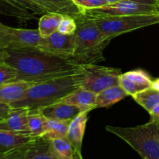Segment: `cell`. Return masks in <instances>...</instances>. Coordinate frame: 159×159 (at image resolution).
Masks as SVG:
<instances>
[{"label":"cell","instance_id":"cell-1","mask_svg":"<svg viewBox=\"0 0 159 159\" xmlns=\"http://www.w3.org/2000/svg\"><path fill=\"white\" fill-rule=\"evenodd\" d=\"M6 51L5 62L16 70V80L37 83L71 74L82 65L73 58L51 54L37 48Z\"/></svg>","mask_w":159,"mask_h":159},{"label":"cell","instance_id":"cell-2","mask_svg":"<svg viewBox=\"0 0 159 159\" xmlns=\"http://www.w3.org/2000/svg\"><path fill=\"white\" fill-rule=\"evenodd\" d=\"M85 71L81 65L75 72L34 84L24 96L10 105L12 108H27L30 111L55 103L82 86Z\"/></svg>","mask_w":159,"mask_h":159},{"label":"cell","instance_id":"cell-3","mask_svg":"<svg viewBox=\"0 0 159 159\" xmlns=\"http://www.w3.org/2000/svg\"><path fill=\"white\" fill-rule=\"evenodd\" d=\"M76 22L75 50L73 59L80 65H97L105 59L103 51L111 40L104 37L90 16L85 13Z\"/></svg>","mask_w":159,"mask_h":159},{"label":"cell","instance_id":"cell-4","mask_svg":"<svg viewBox=\"0 0 159 159\" xmlns=\"http://www.w3.org/2000/svg\"><path fill=\"white\" fill-rule=\"evenodd\" d=\"M106 130L136 151L142 159H159V124L150 120L136 127L107 126Z\"/></svg>","mask_w":159,"mask_h":159},{"label":"cell","instance_id":"cell-5","mask_svg":"<svg viewBox=\"0 0 159 159\" xmlns=\"http://www.w3.org/2000/svg\"><path fill=\"white\" fill-rule=\"evenodd\" d=\"M85 13L94 19L104 37L109 40L135 30L159 24V16L157 13L132 16L100 15L87 12Z\"/></svg>","mask_w":159,"mask_h":159},{"label":"cell","instance_id":"cell-6","mask_svg":"<svg viewBox=\"0 0 159 159\" xmlns=\"http://www.w3.org/2000/svg\"><path fill=\"white\" fill-rule=\"evenodd\" d=\"M38 30L6 26L0 22V49L18 51L37 48L41 40Z\"/></svg>","mask_w":159,"mask_h":159},{"label":"cell","instance_id":"cell-7","mask_svg":"<svg viewBox=\"0 0 159 159\" xmlns=\"http://www.w3.org/2000/svg\"><path fill=\"white\" fill-rule=\"evenodd\" d=\"M85 71V78L82 82L83 89L95 93L107 88L119 85L121 70L112 67L99 66L97 65H82Z\"/></svg>","mask_w":159,"mask_h":159},{"label":"cell","instance_id":"cell-8","mask_svg":"<svg viewBox=\"0 0 159 159\" xmlns=\"http://www.w3.org/2000/svg\"><path fill=\"white\" fill-rule=\"evenodd\" d=\"M155 5L144 4L134 0H123L97 9H88L85 12L92 14L108 16H132L155 14Z\"/></svg>","mask_w":159,"mask_h":159},{"label":"cell","instance_id":"cell-9","mask_svg":"<svg viewBox=\"0 0 159 159\" xmlns=\"http://www.w3.org/2000/svg\"><path fill=\"white\" fill-rule=\"evenodd\" d=\"M37 48L54 55L73 58L75 50V37L56 31L49 37H42Z\"/></svg>","mask_w":159,"mask_h":159},{"label":"cell","instance_id":"cell-10","mask_svg":"<svg viewBox=\"0 0 159 159\" xmlns=\"http://www.w3.org/2000/svg\"><path fill=\"white\" fill-rule=\"evenodd\" d=\"M152 79L148 73L143 69L121 73L119 85L128 96H134L137 93L151 88Z\"/></svg>","mask_w":159,"mask_h":159},{"label":"cell","instance_id":"cell-11","mask_svg":"<svg viewBox=\"0 0 159 159\" xmlns=\"http://www.w3.org/2000/svg\"><path fill=\"white\" fill-rule=\"evenodd\" d=\"M90 112L91 110L80 112L70 123L67 138L72 145L75 159H83L82 155V141Z\"/></svg>","mask_w":159,"mask_h":159},{"label":"cell","instance_id":"cell-12","mask_svg":"<svg viewBox=\"0 0 159 159\" xmlns=\"http://www.w3.org/2000/svg\"><path fill=\"white\" fill-rule=\"evenodd\" d=\"M29 113L30 110L27 108H12L10 112L0 120V130L30 134L28 127Z\"/></svg>","mask_w":159,"mask_h":159},{"label":"cell","instance_id":"cell-13","mask_svg":"<svg viewBox=\"0 0 159 159\" xmlns=\"http://www.w3.org/2000/svg\"><path fill=\"white\" fill-rule=\"evenodd\" d=\"M36 139L30 134L0 130V152L6 153L29 145Z\"/></svg>","mask_w":159,"mask_h":159},{"label":"cell","instance_id":"cell-14","mask_svg":"<svg viewBox=\"0 0 159 159\" xmlns=\"http://www.w3.org/2000/svg\"><path fill=\"white\" fill-rule=\"evenodd\" d=\"M32 111L39 112L48 120H72L80 112H82L77 107L59 102Z\"/></svg>","mask_w":159,"mask_h":159},{"label":"cell","instance_id":"cell-15","mask_svg":"<svg viewBox=\"0 0 159 159\" xmlns=\"http://www.w3.org/2000/svg\"><path fill=\"white\" fill-rule=\"evenodd\" d=\"M34 84L35 83L23 80H13L2 84L0 85V102L11 105L20 100Z\"/></svg>","mask_w":159,"mask_h":159},{"label":"cell","instance_id":"cell-16","mask_svg":"<svg viewBox=\"0 0 159 159\" xmlns=\"http://www.w3.org/2000/svg\"><path fill=\"white\" fill-rule=\"evenodd\" d=\"M96 93L83 89L82 87H79L58 102L77 107L80 109L81 111H92L96 109Z\"/></svg>","mask_w":159,"mask_h":159},{"label":"cell","instance_id":"cell-17","mask_svg":"<svg viewBox=\"0 0 159 159\" xmlns=\"http://www.w3.org/2000/svg\"><path fill=\"white\" fill-rule=\"evenodd\" d=\"M38 4L44 7L48 12H57L62 15H68L75 20L85 14L71 0H34Z\"/></svg>","mask_w":159,"mask_h":159},{"label":"cell","instance_id":"cell-18","mask_svg":"<svg viewBox=\"0 0 159 159\" xmlns=\"http://www.w3.org/2000/svg\"><path fill=\"white\" fill-rule=\"evenodd\" d=\"M26 159H57L51 145V141L42 137L36 138L25 149Z\"/></svg>","mask_w":159,"mask_h":159},{"label":"cell","instance_id":"cell-19","mask_svg":"<svg viewBox=\"0 0 159 159\" xmlns=\"http://www.w3.org/2000/svg\"><path fill=\"white\" fill-rule=\"evenodd\" d=\"M127 96V93L120 85L106 89L96 94V109L111 107Z\"/></svg>","mask_w":159,"mask_h":159},{"label":"cell","instance_id":"cell-20","mask_svg":"<svg viewBox=\"0 0 159 159\" xmlns=\"http://www.w3.org/2000/svg\"><path fill=\"white\" fill-rule=\"evenodd\" d=\"M64 15L57 12H47L39 20L38 31L42 37H48L57 31Z\"/></svg>","mask_w":159,"mask_h":159},{"label":"cell","instance_id":"cell-21","mask_svg":"<svg viewBox=\"0 0 159 159\" xmlns=\"http://www.w3.org/2000/svg\"><path fill=\"white\" fill-rule=\"evenodd\" d=\"M0 15L12 17L20 22H26L35 19L34 13L9 2L7 0H0Z\"/></svg>","mask_w":159,"mask_h":159},{"label":"cell","instance_id":"cell-22","mask_svg":"<svg viewBox=\"0 0 159 159\" xmlns=\"http://www.w3.org/2000/svg\"><path fill=\"white\" fill-rule=\"evenodd\" d=\"M71 121V120H56L48 119L46 130L42 138L49 140V141L66 138Z\"/></svg>","mask_w":159,"mask_h":159},{"label":"cell","instance_id":"cell-23","mask_svg":"<svg viewBox=\"0 0 159 159\" xmlns=\"http://www.w3.org/2000/svg\"><path fill=\"white\" fill-rule=\"evenodd\" d=\"M137 103L150 113L159 104V92L151 88L137 93L132 96Z\"/></svg>","mask_w":159,"mask_h":159},{"label":"cell","instance_id":"cell-24","mask_svg":"<svg viewBox=\"0 0 159 159\" xmlns=\"http://www.w3.org/2000/svg\"><path fill=\"white\" fill-rule=\"evenodd\" d=\"M51 145L57 159H75L72 145L67 137L51 140Z\"/></svg>","mask_w":159,"mask_h":159},{"label":"cell","instance_id":"cell-25","mask_svg":"<svg viewBox=\"0 0 159 159\" xmlns=\"http://www.w3.org/2000/svg\"><path fill=\"white\" fill-rule=\"evenodd\" d=\"M48 119L37 111L30 110L28 116V127L31 134L35 138L42 137L46 130Z\"/></svg>","mask_w":159,"mask_h":159},{"label":"cell","instance_id":"cell-26","mask_svg":"<svg viewBox=\"0 0 159 159\" xmlns=\"http://www.w3.org/2000/svg\"><path fill=\"white\" fill-rule=\"evenodd\" d=\"M7 1L16 5V6H20V7L30 11L32 13H34V15L42 16L48 12V10L44 7L40 6V4H38L34 0H7Z\"/></svg>","mask_w":159,"mask_h":159},{"label":"cell","instance_id":"cell-27","mask_svg":"<svg viewBox=\"0 0 159 159\" xmlns=\"http://www.w3.org/2000/svg\"><path fill=\"white\" fill-rule=\"evenodd\" d=\"M77 30V22L72 16L64 15L57 31L65 35H75Z\"/></svg>","mask_w":159,"mask_h":159},{"label":"cell","instance_id":"cell-28","mask_svg":"<svg viewBox=\"0 0 159 159\" xmlns=\"http://www.w3.org/2000/svg\"><path fill=\"white\" fill-rule=\"evenodd\" d=\"M17 71L6 62H0V85L16 80Z\"/></svg>","mask_w":159,"mask_h":159},{"label":"cell","instance_id":"cell-29","mask_svg":"<svg viewBox=\"0 0 159 159\" xmlns=\"http://www.w3.org/2000/svg\"><path fill=\"white\" fill-rule=\"evenodd\" d=\"M71 1L83 11L97 9L109 5L105 0H71Z\"/></svg>","mask_w":159,"mask_h":159},{"label":"cell","instance_id":"cell-30","mask_svg":"<svg viewBox=\"0 0 159 159\" xmlns=\"http://www.w3.org/2000/svg\"><path fill=\"white\" fill-rule=\"evenodd\" d=\"M26 147L11 152H6V153L0 152V159H26L25 158Z\"/></svg>","mask_w":159,"mask_h":159},{"label":"cell","instance_id":"cell-31","mask_svg":"<svg viewBox=\"0 0 159 159\" xmlns=\"http://www.w3.org/2000/svg\"><path fill=\"white\" fill-rule=\"evenodd\" d=\"M11 110L12 107H10V105L0 102V120H2L10 112Z\"/></svg>","mask_w":159,"mask_h":159},{"label":"cell","instance_id":"cell-32","mask_svg":"<svg viewBox=\"0 0 159 159\" xmlns=\"http://www.w3.org/2000/svg\"><path fill=\"white\" fill-rule=\"evenodd\" d=\"M149 114L151 116V120L159 124V104L149 113Z\"/></svg>","mask_w":159,"mask_h":159},{"label":"cell","instance_id":"cell-33","mask_svg":"<svg viewBox=\"0 0 159 159\" xmlns=\"http://www.w3.org/2000/svg\"><path fill=\"white\" fill-rule=\"evenodd\" d=\"M8 57L7 51L0 49V62H4Z\"/></svg>","mask_w":159,"mask_h":159},{"label":"cell","instance_id":"cell-34","mask_svg":"<svg viewBox=\"0 0 159 159\" xmlns=\"http://www.w3.org/2000/svg\"><path fill=\"white\" fill-rule=\"evenodd\" d=\"M151 87L155 90H157V91L159 92V78H157V79L152 80Z\"/></svg>","mask_w":159,"mask_h":159},{"label":"cell","instance_id":"cell-35","mask_svg":"<svg viewBox=\"0 0 159 159\" xmlns=\"http://www.w3.org/2000/svg\"><path fill=\"white\" fill-rule=\"evenodd\" d=\"M134 1L138 2H141V3H144V4L155 5V6L157 5L156 0H134Z\"/></svg>","mask_w":159,"mask_h":159},{"label":"cell","instance_id":"cell-36","mask_svg":"<svg viewBox=\"0 0 159 159\" xmlns=\"http://www.w3.org/2000/svg\"><path fill=\"white\" fill-rule=\"evenodd\" d=\"M108 4H113V3L115 2H118L123 1V0H105Z\"/></svg>","mask_w":159,"mask_h":159},{"label":"cell","instance_id":"cell-37","mask_svg":"<svg viewBox=\"0 0 159 159\" xmlns=\"http://www.w3.org/2000/svg\"><path fill=\"white\" fill-rule=\"evenodd\" d=\"M155 11H156V13L159 16V4L156 5V6H155Z\"/></svg>","mask_w":159,"mask_h":159},{"label":"cell","instance_id":"cell-38","mask_svg":"<svg viewBox=\"0 0 159 159\" xmlns=\"http://www.w3.org/2000/svg\"><path fill=\"white\" fill-rule=\"evenodd\" d=\"M156 2H157V5L159 4V0H156Z\"/></svg>","mask_w":159,"mask_h":159}]
</instances>
